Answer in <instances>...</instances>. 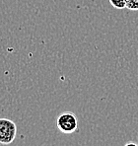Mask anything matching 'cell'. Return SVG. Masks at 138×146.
Returning <instances> with one entry per match:
<instances>
[{
  "mask_svg": "<svg viewBox=\"0 0 138 146\" xmlns=\"http://www.w3.org/2000/svg\"><path fill=\"white\" fill-rule=\"evenodd\" d=\"M17 135V126L11 119H0V144L9 145L15 140Z\"/></svg>",
  "mask_w": 138,
  "mask_h": 146,
  "instance_id": "1",
  "label": "cell"
},
{
  "mask_svg": "<svg viewBox=\"0 0 138 146\" xmlns=\"http://www.w3.org/2000/svg\"><path fill=\"white\" fill-rule=\"evenodd\" d=\"M126 8L131 11H138V0H126Z\"/></svg>",
  "mask_w": 138,
  "mask_h": 146,
  "instance_id": "4",
  "label": "cell"
},
{
  "mask_svg": "<svg viewBox=\"0 0 138 146\" xmlns=\"http://www.w3.org/2000/svg\"><path fill=\"white\" fill-rule=\"evenodd\" d=\"M124 146H138V144L136 142H133V141H129V142L125 143Z\"/></svg>",
  "mask_w": 138,
  "mask_h": 146,
  "instance_id": "5",
  "label": "cell"
},
{
  "mask_svg": "<svg viewBox=\"0 0 138 146\" xmlns=\"http://www.w3.org/2000/svg\"><path fill=\"white\" fill-rule=\"evenodd\" d=\"M56 126L64 134L74 133L78 129V119L73 113H62L56 119Z\"/></svg>",
  "mask_w": 138,
  "mask_h": 146,
  "instance_id": "2",
  "label": "cell"
},
{
  "mask_svg": "<svg viewBox=\"0 0 138 146\" xmlns=\"http://www.w3.org/2000/svg\"><path fill=\"white\" fill-rule=\"evenodd\" d=\"M111 6L115 9H124L126 8V0H109Z\"/></svg>",
  "mask_w": 138,
  "mask_h": 146,
  "instance_id": "3",
  "label": "cell"
}]
</instances>
